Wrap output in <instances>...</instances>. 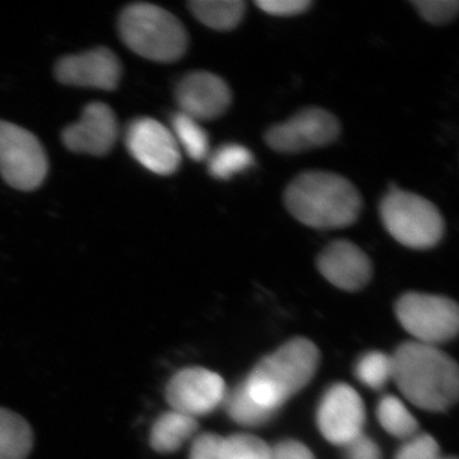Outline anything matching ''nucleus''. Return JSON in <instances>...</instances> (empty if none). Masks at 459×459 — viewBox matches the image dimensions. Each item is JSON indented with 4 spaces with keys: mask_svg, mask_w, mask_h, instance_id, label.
<instances>
[{
    "mask_svg": "<svg viewBox=\"0 0 459 459\" xmlns=\"http://www.w3.org/2000/svg\"><path fill=\"white\" fill-rule=\"evenodd\" d=\"M440 446L431 435L415 434L404 440L394 459H439Z\"/></svg>",
    "mask_w": 459,
    "mask_h": 459,
    "instance_id": "26",
    "label": "nucleus"
},
{
    "mask_svg": "<svg viewBox=\"0 0 459 459\" xmlns=\"http://www.w3.org/2000/svg\"><path fill=\"white\" fill-rule=\"evenodd\" d=\"M377 420L380 425L392 437L398 439H409L418 434L419 422L403 402L394 395H385L377 403Z\"/></svg>",
    "mask_w": 459,
    "mask_h": 459,
    "instance_id": "20",
    "label": "nucleus"
},
{
    "mask_svg": "<svg viewBox=\"0 0 459 459\" xmlns=\"http://www.w3.org/2000/svg\"><path fill=\"white\" fill-rule=\"evenodd\" d=\"M364 402L352 386L337 383L323 394L316 411V424L325 439L344 446L364 434Z\"/></svg>",
    "mask_w": 459,
    "mask_h": 459,
    "instance_id": "9",
    "label": "nucleus"
},
{
    "mask_svg": "<svg viewBox=\"0 0 459 459\" xmlns=\"http://www.w3.org/2000/svg\"><path fill=\"white\" fill-rule=\"evenodd\" d=\"M189 9L199 22L210 29L231 31L246 16L247 4L243 0H192Z\"/></svg>",
    "mask_w": 459,
    "mask_h": 459,
    "instance_id": "17",
    "label": "nucleus"
},
{
    "mask_svg": "<svg viewBox=\"0 0 459 459\" xmlns=\"http://www.w3.org/2000/svg\"><path fill=\"white\" fill-rule=\"evenodd\" d=\"M49 170L47 152L33 133L0 120V177L12 188L30 192L44 183Z\"/></svg>",
    "mask_w": 459,
    "mask_h": 459,
    "instance_id": "7",
    "label": "nucleus"
},
{
    "mask_svg": "<svg viewBox=\"0 0 459 459\" xmlns=\"http://www.w3.org/2000/svg\"><path fill=\"white\" fill-rule=\"evenodd\" d=\"M286 210L316 230H340L358 221L362 198L358 188L336 172L309 170L290 181L283 195Z\"/></svg>",
    "mask_w": 459,
    "mask_h": 459,
    "instance_id": "1",
    "label": "nucleus"
},
{
    "mask_svg": "<svg viewBox=\"0 0 459 459\" xmlns=\"http://www.w3.org/2000/svg\"><path fill=\"white\" fill-rule=\"evenodd\" d=\"M126 143L131 155L153 174L171 175L179 169V144L170 129L155 119L133 120L126 129Z\"/></svg>",
    "mask_w": 459,
    "mask_h": 459,
    "instance_id": "11",
    "label": "nucleus"
},
{
    "mask_svg": "<svg viewBox=\"0 0 459 459\" xmlns=\"http://www.w3.org/2000/svg\"><path fill=\"white\" fill-rule=\"evenodd\" d=\"M180 113L197 122L219 119L231 107L232 93L228 82L207 71L184 75L175 89Z\"/></svg>",
    "mask_w": 459,
    "mask_h": 459,
    "instance_id": "12",
    "label": "nucleus"
},
{
    "mask_svg": "<svg viewBox=\"0 0 459 459\" xmlns=\"http://www.w3.org/2000/svg\"><path fill=\"white\" fill-rule=\"evenodd\" d=\"M56 75L66 86L114 91L122 78V65L113 51L100 47L78 56L62 57L56 63Z\"/></svg>",
    "mask_w": 459,
    "mask_h": 459,
    "instance_id": "13",
    "label": "nucleus"
},
{
    "mask_svg": "<svg viewBox=\"0 0 459 459\" xmlns=\"http://www.w3.org/2000/svg\"><path fill=\"white\" fill-rule=\"evenodd\" d=\"M411 3L420 16L434 26L448 25L458 14L457 0H412Z\"/></svg>",
    "mask_w": 459,
    "mask_h": 459,
    "instance_id": "25",
    "label": "nucleus"
},
{
    "mask_svg": "<svg viewBox=\"0 0 459 459\" xmlns=\"http://www.w3.org/2000/svg\"><path fill=\"white\" fill-rule=\"evenodd\" d=\"M221 406L232 421L246 428L263 427L270 422L276 413V411L265 409L256 403L247 394L244 382L226 391Z\"/></svg>",
    "mask_w": 459,
    "mask_h": 459,
    "instance_id": "19",
    "label": "nucleus"
},
{
    "mask_svg": "<svg viewBox=\"0 0 459 459\" xmlns=\"http://www.w3.org/2000/svg\"><path fill=\"white\" fill-rule=\"evenodd\" d=\"M318 347L307 338H292L263 358L244 380L250 397L277 411L312 382L318 370Z\"/></svg>",
    "mask_w": 459,
    "mask_h": 459,
    "instance_id": "3",
    "label": "nucleus"
},
{
    "mask_svg": "<svg viewBox=\"0 0 459 459\" xmlns=\"http://www.w3.org/2000/svg\"><path fill=\"white\" fill-rule=\"evenodd\" d=\"M119 134L113 108L104 102H91L78 122L66 126L62 140L69 151L92 156H105L115 146Z\"/></svg>",
    "mask_w": 459,
    "mask_h": 459,
    "instance_id": "14",
    "label": "nucleus"
},
{
    "mask_svg": "<svg viewBox=\"0 0 459 459\" xmlns=\"http://www.w3.org/2000/svg\"><path fill=\"white\" fill-rule=\"evenodd\" d=\"M222 437L213 433L198 435L190 446L189 459H220Z\"/></svg>",
    "mask_w": 459,
    "mask_h": 459,
    "instance_id": "28",
    "label": "nucleus"
},
{
    "mask_svg": "<svg viewBox=\"0 0 459 459\" xmlns=\"http://www.w3.org/2000/svg\"><path fill=\"white\" fill-rule=\"evenodd\" d=\"M341 131L336 115L325 108L310 107L270 126L264 133V141L274 152L292 155L327 147L338 140Z\"/></svg>",
    "mask_w": 459,
    "mask_h": 459,
    "instance_id": "8",
    "label": "nucleus"
},
{
    "mask_svg": "<svg viewBox=\"0 0 459 459\" xmlns=\"http://www.w3.org/2000/svg\"><path fill=\"white\" fill-rule=\"evenodd\" d=\"M226 391L219 374L204 368H186L171 377L165 395L171 410L197 419L221 406Z\"/></svg>",
    "mask_w": 459,
    "mask_h": 459,
    "instance_id": "10",
    "label": "nucleus"
},
{
    "mask_svg": "<svg viewBox=\"0 0 459 459\" xmlns=\"http://www.w3.org/2000/svg\"><path fill=\"white\" fill-rule=\"evenodd\" d=\"M395 316L416 342L437 347L458 333V305L444 296L407 292L398 299Z\"/></svg>",
    "mask_w": 459,
    "mask_h": 459,
    "instance_id": "6",
    "label": "nucleus"
},
{
    "mask_svg": "<svg viewBox=\"0 0 459 459\" xmlns=\"http://www.w3.org/2000/svg\"><path fill=\"white\" fill-rule=\"evenodd\" d=\"M355 376L361 385L380 391L394 377L392 356L380 351L365 353L356 364Z\"/></svg>",
    "mask_w": 459,
    "mask_h": 459,
    "instance_id": "23",
    "label": "nucleus"
},
{
    "mask_svg": "<svg viewBox=\"0 0 459 459\" xmlns=\"http://www.w3.org/2000/svg\"><path fill=\"white\" fill-rule=\"evenodd\" d=\"M198 430L197 419L178 411H166L157 418L150 433V444L160 455L178 452Z\"/></svg>",
    "mask_w": 459,
    "mask_h": 459,
    "instance_id": "16",
    "label": "nucleus"
},
{
    "mask_svg": "<svg viewBox=\"0 0 459 459\" xmlns=\"http://www.w3.org/2000/svg\"><path fill=\"white\" fill-rule=\"evenodd\" d=\"M316 267L332 285L343 291H360L373 277L369 255L350 240H334L323 247Z\"/></svg>",
    "mask_w": 459,
    "mask_h": 459,
    "instance_id": "15",
    "label": "nucleus"
},
{
    "mask_svg": "<svg viewBox=\"0 0 459 459\" xmlns=\"http://www.w3.org/2000/svg\"><path fill=\"white\" fill-rule=\"evenodd\" d=\"M439 459H457V458H455V457H443V455H442V457H440Z\"/></svg>",
    "mask_w": 459,
    "mask_h": 459,
    "instance_id": "31",
    "label": "nucleus"
},
{
    "mask_svg": "<svg viewBox=\"0 0 459 459\" xmlns=\"http://www.w3.org/2000/svg\"><path fill=\"white\" fill-rule=\"evenodd\" d=\"M172 134L179 147L193 161H204L210 156V138L197 120L177 113L171 117Z\"/></svg>",
    "mask_w": 459,
    "mask_h": 459,
    "instance_id": "22",
    "label": "nucleus"
},
{
    "mask_svg": "<svg viewBox=\"0 0 459 459\" xmlns=\"http://www.w3.org/2000/svg\"><path fill=\"white\" fill-rule=\"evenodd\" d=\"M32 446L29 422L16 412L0 407V459H26Z\"/></svg>",
    "mask_w": 459,
    "mask_h": 459,
    "instance_id": "18",
    "label": "nucleus"
},
{
    "mask_svg": "<svg viewBox=\"0 0 459 459\" xmlns=\"http://www.w3.org/2000/svg\"><path fill=\"white\" fill-rule=\"evenodd\" d=\"M392 361V380L413 406L443 412L457 402V362L439 347L409 341L395 350Z\"/></svg>",
    "mask_w": 459,
    "mask_h": 459,
    "instance_id": "2",
    "label": "nucleus"
},
{
    "mask_svg": "<svg viewBox=\"0 0 459 459\" xmlns=\"http://www.w3.org/2000/svg\"><path fill=\"white\" fill-rule=\"evenodd\" d=\"M343 449L344 459H383L379 446L365 434L347 443Z\"/></svg>",
    "mask_w": 459,
    "mask_h": 459,
    "instance_id": "29",
    "label": "nucleus"
},
{
    "mask_svg": "<svg viewBox=\"0 0 459 459\" xmlns=\"http://www.w3.org/2000/svg\"><path fill=\"white\" fill-rule=\"evenodd\" d=\"M379 212L388 234L410 249H431L446 232V221L437 205L407 190H388L380 201Z\"/></svg>",
    "mask_w": 459,
    "mask_h": 459,
    "instance_id": "5",
    "label": "nucleus"
},
{
    "mask_svg": "<svg viewBox=\"0 0 459 459\" xmlns=\"http://www.w3.org/2000/svg\"><path fill=\"white\" fill-rule=\"evenodd\" d=\"M271 446L252 434H232L222 437L220 459H270Z\"/></svg>",
    "mask_w": 459,
    "mask_h": 459,
    "instance_id": "24",
    "label": "nucleus"
},
{
    "mask_svg": "<svg viewBox=\"0 0 459 459\" xmlns=\"http://www.w3.org/2000/svg\"><path fill=\"white\" fill-rule=\"evenodd\" d=\"M270 459H316L312 451L298 440H283L271 446Z\"/></svg>",
    "mask_w": 459,
    "mask_h": 459,
    "instance_id": "30",
    "label": "nucleus"
},
{
    "mask_svg": "<svg viewBox=\"0 0 459 459\" xmlns=\"http://www.w3.org/2000/svg\"><path fill=\"white\" fill-rule=\"evenodd\" d=\"M119 35L128 49L152 62H177L188 49V32L179 18L150 3H134L124 9Z\"/></svg>",
    "mask_w": 459,
    "mask_h": 459,
    "instance_id": "4",
    "label": "nucleus"
},
{
    "mask_svg": "<svg viewBox=\"0 0 459 459\" xmlns=\"http://www.w3.org/2000/svg\"><path fill=\"white\" fill-rule=\"evenodd\" d=\"M256 7L274 17H294L304 14L313 5L312 0H256Z\"/></svg>",
    "mask_w": 459,
    "mask_h": 459,
    "instance_id": "27",
    "label": "nucleus"
},
{
    "mask_svg": "<svg viewBox=\"0 0 459 459\" xmlns=\"http://www.w3.org/2000/svg\"><path fill=\"white\" fill-rule=\"evenodd\" d=\"M252 151L238 143L222 144L208 156V171L213 178L229 180L255 165Z\"/></svg>",
    "mask_w": 459,
    "mask_h": 459,
    "instance_id": "21",
    "label": "nucleus"
}]
</instances>
